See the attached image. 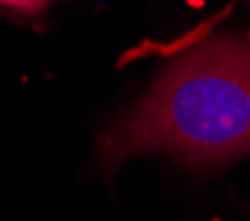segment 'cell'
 <instances>
[{"label":"cell","mask_w":250,"mask_h":221,"mask_svg":"<svg viewBox=\"0 0 250 221\" xmlns=\"http://www.w3.org/2000/svg\"><path fill=\"white\" fill-rule=\"evenodd\" d=\"M98 153L108 171L147 153L185 166L250 153V40H206L179 53L147 95L108 126Z\"/></svg>","instance_id":"cell-1"},{"label":"cell","mask_w":250,"mask_h":221,"mask_svg":"<svg viewBox=\"0 0 250 221\" xmlns=\"http://www.w3.org/2000/svg\"><path fill=\"white\" fill-rule=\"evenodd\" d=\"M48 3L50 0H0V5H5V8H19V11H40Z\"/></svg>","instance_id":"cell-2"}]
</instances>
